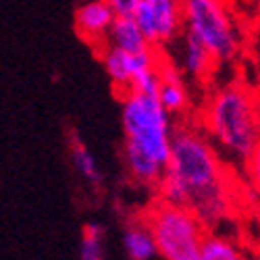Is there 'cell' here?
<instances>
[{
  "mask_svg": "<svg viewBox=\"0 0 260 260\" xmlns=\"http://www.w3.org/2000/svg\"><path fill=\"white\" fill-rule=\"evenodd\" d=\"M256 127H258V136H260V92L256 94Z\"/></svg>",
  "mask_w": 260,
  "mask_h": 260,
  "instance_id": "ffe728a7",
  "label": "cell"
},
{
  "mask_svg": "<svg viewBox=\"0 0 260 260\" xmlns=\"http://www.w3.org/2000/svg\"><path fill=\"white\" fill-rule=\"evenodd\" d=\"M198 260H248L242 242L221 231H206L198 248Z\"/></svg>",
  "mask_w": 260,
  "mask_h": 260,
  "instance_id": "7c38bea8",
  "label": "cell"
},
{
  "mask_svg": "<svg viewBox=\"0 0 260 260\" xmlns=\"http://www.w3.org/2000/svg\"><path fill=\"white\" fill-rule=\"evenodd\" d=\"M121 158L127 177L148 191H156L169 160L175 121L156 96L127 92L121 94Z\"/></svg>",
  "mask_w": 260,
  "mask_h": 260,
  "instance_id": "7a4b0ae2",
  "label": "cell"
},
{
  "mask_svg": "<svg viewBox=\"0 0 260 260\" xmlns=\"http://www.w3.org/2000/svg\"><path fill=\"white\" fill-rule=\"evenodd\" d=\"M244 58L250 67L252 79L248 81L256 92H260V19L254 21L250 29L246 31V46H244Z\"/></svg>",
  "mask_w": 260,
  "mask_h": 260,
  "instance_id": "2e32d148",
  "label": "cell"
},
{
  "mask_svg": "<svg viewBox=\"0 0 260 260\" xmlns=\"http://www.w3.org/2000/svg\"><path fill=\"white\" fill-rule=\"evenodd\" d=\"M117 19H134L136 0H108Z\"/></svg>",
  "mask_w": 260,
  "mask_h": 260,
  "instance_id": "ac0fdd59",
  "label": "cell"
},
{
  "mask_svg": "<svg viewBox=\"0 0 260 260\" xmlns=\"http://www.w3.org/2000/svg\"><path fill=\"white\" fill-rule=\"evenodd\" d=\"M104 233L102 223H85L79 244V260H104Z\"/></svg>",
  "mask_w": 260,
  "mask_h": 260,
  "instance_id": "9a60e30c",
  "label": "cell"
},
{
  "mask_svg": "<svg viewBox=\"0 0 260 260\" xmlns=\"http://www.w3.org/2000/svg\"><path fill=\"white\" fill-rule=\"evenodd\" d=\"M134 21L154 50H165L183 34V11L175 0H136Z\"/></svg>",
  "mask_w": 260,
  "mask_h": 260,
  "instance_id": "52a82bcc",
  "label": "cell"
},
{
  "mask_svg": "<svg viewBox=\"0 0 260 260\" xmlns=\"http://www.w3.org/2000/svg\"><path fill=\"white\" fill-rule=\"evenodd\" d=\"M252 244H254V248H256V252H258V256H260V208L256 210V214H254V227H252Z\"/></svg>",
  "mask_w": 260,
  "mask_h": 260,
  "instance_id": "d6986e66",
  "label": "cell"
},
{
  "mask_svg": "<svg viewBox=\"0 0 260 260\" xmlns=\"http://www.w3.org/2000/svg\"><path fill=\"white\" fill-rule=\"evenodd\" d=\"M160 52L162 50L150 48L146 52L129 54L113 46H104L102 50H98V56L108 79L113 81V85L121 94L136 92V94L156 96L158 92L156 62L160 58Z\"/></svg>",
  "mask_w": 260,
  "mask_h": 260,
  "instance_id": "8992f818",
  "label": "cell"
},
{
  "mask_svg": "<svg viewBox=\"0 0 260 260\" xmlns=\"http://www.w3.org/2000/svg\"><path fill=\"white\" fill-rule=\"evenodd\" d=\"M69 154H71V165L77 171V175L88 185L100 187L104 177H102V171L98 167V160L92 154V150L85 146L75 134H71V140H69Z\"/></svg>",
  "mask_w": 260,
  "mask_h": 260,
  "instance_id": "5bb4252c",
  "label": "cell"
},
{
  "mask_svg": "<svg viewBox=\"0 0 260 260\" xmlns=\"http://www.w3.org/2000/svg\"><path fill=\"white\" fill-rule=\"evenodd\" d=\"M106 46H113V48L129 52V54L150 50L148 42L144 40L140 27L136 25V21L134 19H117V17H115V23H113L111 31H108Z\"/></svg>",
  "mask_w": 260,
  "mask_h": 260,
  "instance_id": "4fadbf2b",
  "label": "cell"
},
{
  "mask_svg": "<svg viewBox=\"0 0 260 260\" xmlns=\"http://www.w3.org/2000/svg\"><path fill=\"white\" fill-rule=\"evenodd\" d=\"M162 52L179 69L183 79L187 77L189 81H196V83L210 81L214 71L219 69L216 67V62H214V58L210 56V52L200 44L196 38L189 36L187 31H183Z\"/></svg>",
  "mask_w": 260,
  "mask_h": 260,
  "instance_id": "ba28073f",
  "label": "cell"
},
{
  "mask_svg": "<svg viewBox=\"0 0 260 260\" xmlns=\"http://www.w3.org/2000/svg\"><path fill=\"white\" fill-rule=\"evenodd\" d=\"M258 260H260V256H258Z\"/></svg>",
  "mask_w": 260,
  "mask_h": 260,
  "instance_id": "44dd1931",
  "label": "cell"
},
{
  "mask_svg": "<svg viewBox=\"0 0 260 260\" xmlns=\"http://www.w3.org/2000/svg\"><path fill=\"white\" fill-rule=\"evenodd\" d=\"M256 90L235 77L216 83L200 111V132L229 171L242 173L252 150L260 142L256 127Z\"/></svg>",
  "mask_w": 260,
  "mask_h": 260,
  "instance_id": "3957f363",
  "label": "cell"
},
{
  "mask_svg": "<svg viewBox=\"0 0 260 260\" xmlns=\"http://www.w3.org/2000/svg\"><path fill=\"white\" fill-rule=\"evenodd\" d=\"M229 175L231 171L200 127L181 123L173 132L169 160L156 196L165 204L189 208L206 231H214L233 214L235 181Z\"/></svg>",
  "mask_w": 260,
  "mask_h": 260,
  "instance_id": "6da1fadb",
  "label": "cell"
},
{
  "mask_svg": "<svg viewBox=\"0 0 260 260\" xmlns=\"http://www.w3.org/2000/svg\"><path fill=\"white\" fill-rule=\"evenodd\" d=\"M242 175H244V179H246V183H248V187L252 191V196L260 204V142L256 144L250 158L246 160V165L242 169Z\"/></svg>",
  "mask_w": 260,
  "mask_h": 260,
  "instance_id": "e0dca14e",
  "label": "cell"
},
{
  "mask_svg": "<svg viewBox=\"0 0 260 260\" xmlns=\"http://www.w3.org/2000/svg\"><path fill=\"white\" fill-rule=\"evenodd\" d=\"M142 216L152 231L156 252L165 260H198L206 229L189 208L156 200Z\"/></svg>",
  "mask_w": 260,
  "mask_h": 260,
  "instance_id": "5b68a950",
  "label": "cell"
},
{
  "mask_svg": "<svg viewBox=\"0 0 260 260\" xmlns=\"http://www.w3.org/2000/svg\"><path fill=\"white\" fill-rule=\"evenodd\" d=\"M183 11V31L196 38L210 52L216 67L233 64L244 58L246 31L242 27L240 15L229 3L221 0H185Z\"/></svg>",
  "mask_w": 260,
  "mask_h": 260,
  "instance_id": "277c9868",
  "label": "cell"
},
{
  "mask_svg": "<svg viewBox=\"0 0 260 260\" xmlns=\"http://www.w3.org/2000/svg\"><path fill=\"white\" fill-rule=\"evenodd\" d=\"M156 77H158L156 100L160 102V106L171 117L185 115L187 108H191V92L179 69L165 56V52H160V58L156 62Z\"/></svg>",
  "mask_w": 260,
  "mask_h": 260,
  "instance_id": "30bf717a",
  "label": "cell"
},
{
  "mask_svg": "<svg viewBox=\"0 0 260 260\" xmlns=\"http://www.w3.org/2000/svg\"><path fill=\"white\" fill-rule=\"evenodd\" d=\"M123 250L129 260H152L156 252V244L144 216H136L125 225L123 231Z\"/></svg>",
  "mask_w": 260,
  "mask_h": 260,
  "instance_id": "8fae6325",
  "label": "cell"
},
{
  "mask_svg": "<svg viewBox=\"0 0 260 260\" xmlns=\"http://www.w3.org/2000/svg\"><path fill=\"white\" fill-rule=\"evenodd\" d=\"M73 23L77 36L98 52L106 46L108 31L115 23V13L108 0H90L75 7Z\"/></svg>",
  "mask_w": 260,
  "mask_h": 260,
  "instance_id": "9c48e42d",
  "label": "cell"
}]
</instances>
